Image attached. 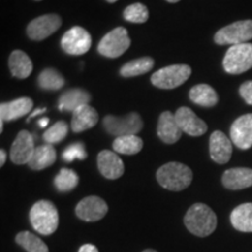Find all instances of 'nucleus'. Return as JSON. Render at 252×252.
<instances>
[{
    "mask_svg": "<svg viewBox=\"0 0 252 252\" xmlns=\"http://www.w3.org/2000/svg\"><path fill=\"white\" fill-rule=\"evenodd\" d=\"M184 223L189 232L197 237H207L215 231L217 216L210 207L204 203H195L186 213Z\"/></svg>",
    "mask_w": 252,
    "mask_h": 252,
    "instance_id": "nucleus-1",
    "label": "nucleus"
},
{
    "mask_svg": "<svg viewBox=\"0 0 252 252\" xmlns=\"http://www.w3.org/2000/svg\"><path fill=\"white\" fill-rule=\"evenodd\" d=\"M157 180L162 188L172 191H181L191 184L193 172L184 163L168 162L158 169Z\"/></svg>",
    "mask_w": 252,
    "mask_h": 252,
    "instance_id": "nucleus-2",
    "label": "nucleus"
},
{
    "mask_svg": "<svg viewBox=\"0 0 252 252\" xmlns=\"http://www.w3.org/2000/svg\"><path fill=\"white\" fill-rule=\"evenodd\" d=\"M30 220L36 232L43 236H49L58 230L59 212L55 204L50 201H37L31 208Z\"/></svg>",
    "mask_w": 252,
    "mask_h": 252,
    "instance_id": "nucleus-3",
    "label": "nucleus"
},
{
    "mask_svg": "<svg viewBox=\"0 0 252 252\" xmlns=\"http://www.w3.org/2000/svg\"><path fill=\"white\" fill-rule=\"evenodd\" d=\"M191 75L188 64H173L154 72L151 82L154 87L162 90H171L182 86Z\"/></svg>",
    "mask_w": 252,
    "mask_h": 252,
    "instance_id": "nucleus-4",
    "label": "nucleus"
},
{
    "mask_svg": "<svg viewBox=\"0 0 252 252\" xmlns=\"http://www.w3.org/2000/svg\"><path fill=\"white\" fill-rule=\"evenodd\" d=\"M131 39L124 27H117L105 34L99 41L97 50L100 55L109 59H117L130 48Z\"/></svg>",
    "mask_w": 252,
    "mask_h": 252,
    "instance_id": "nucleus-5",
    "label": "nucleus"
},
{
    "mask_svg": "<svg viewBox=\"0 0 252 252\" xmlns=\"http://www.w3.org/2000/svg\"><path fill=\"white\" fill-rule=\"evenodd\" d=\"M223 68L228 74H243L252 68V43L230 46L223 59Z\"/></svg>",
    "mask_w": 252,
    "mask_h": 252,
    "instance_id": "nucleus-6",
    "label": "nucleus"
},
{
    "mask_svg": "<svg viewBox=\"0 0 252 252\" xmlns=\"http://www.w3.org/2000/svg\"><path fill=\"white\" fill-rule=\"evenodd\" d=\"M252 39V20H241L220 28L214 36L215 43L224 45H241Z\"/></svg>",
    "mask_w": 252,
    "mask_h": 252,
    "instance_id": "nucleus-7",
    "label": "nucleus"
},
{
    "mask_svg": "<svg viewBox=\"0 0 252 252\" xmlns=\"http://www.w3.org/2000/svg\"><path fill=\"white\" fill-rule=\"evenodd\" d=\"M103 126L109 134L123 137V135L137 134L143 128L144 123L137 112H131L125 117L106 116L103 119Z\"/></svg>",
    "mask_w": 252,
    "mask_h": 252,
    "instance_id": "nucleus-8",
    "label": "nucleus"
},
{
    "mask_svg": "<svg viewBox=\"0 0 252 252\" xmlns=\"http://www.w3.org/2000/svg\"><path fill=\"white\" fill-rule=\"evenodd\" d=\"M63 52L69 55H83L91 47V35L83 27L75 26L63 34L61 39Z\"/></svg>",
    "mask_w": 252,
    "mask_h": 252,
    "instance_id": "nucleus-9",
    "label": "nucleus"
},
{
    "mask_svg": "<svg viewBox=\"0 0 252 252\" xmlns=\"http://www.w3.org/2000/svg\"><path fill=\"white\" fill-rule=\"evenodd\" d=\"M62 20L58 14H45L32 20L27 26V35L33 41H42L61 27Z\"/></svg>",
    "mask_w": 252,
    "mask_h": 252,
    "instance_id": "nucleus-10",
    "label": "nucleus"
},
{
    "mask_svg": "<svg viewBox=\"0 0 252 252\" xmlns=\"http://www.w3.org/2000/svg\"><path fill=\"white\" fill-rule=\"evenodd\" d=\"M109 212V207L103 198L98 196H87L77 203L76 216L84 222H97Z\"/></svg>",
    "mask_w": 252,
    "mask_h": 252,
    "instance_id": "nucleus-11",
    "label": "nucleus"
},
{
    "mask_svg": "<svg viewBox=\"0 0 252 252\" xmlns=\"http://www.w3.org/2000/svg\"><path fill=\"white\" fill-rule=\"evenodd\" d=\"M34 151V139L33 135L26 130L20 131L15 138L11 147V157L12 162L15 165H25V163H30L32 157H33Z\"/></svg>",
    "mask_w": 252,
    "mask_h": 252,
    "instance_id": "nucleus-12",
    "label": "nucleus"
},
{
    "mask_svg": "<svg viewBox=\"0 0 252 252\" xmlns=\"http://www.w3.org/2000/svg\"><path fill=\"white\" fill-rule=\"evenodd\" d=\"M230 139L241 150H249L252 146V113L241 116L230 127Z\"/></svg>",
    "mask_w": 252,
    "mask_h": 252,
    "instance_id": "nucleus-13",
    "label": "nucleus"
},
{
    "mask_svg": "<svg viewBox=\"0 0 252 252\" xmlns=\"http://www.w3.org/2000/svg\"><path fill=\"white\" fill-rule=\"evenodd\" d=\"M175 119L182 132L191 137H200L208 130V126L202 119L198 118L191 109L187 106H181L176 110Z\"/></svg>",
    "mask_w": 252,
    "mask_h": 252,
    "instance_id": "nucleus-14",
    "label": "nucleus"
},
{
    "mask_svg": "<svg viewBox=\"0 0 252 252\" xmlns=\"http://www.w3.org/2000/svg\"><path fill=\"white\" fill-rule=\"evenodd\" d=\"M97 166L100 174L109 180L119 179L125 171L124 162L118 153L109 150H104L97 156Z\"/></svg>",
    "mask_w": 252,
    "mask_h": 252,
    "instance_id": "nucleus-15",
    "label": "nucleus"
},
{
    "mask_svg": "<svg viewBox=\"0 0 252 252\" xmlns=\"http://www.w3.org/2000/svg\"><path fill=\"white\" fill-rule=\"evenodd\" d=\"M33 109V100L28 97L14 99L12 102L1 103L0 105V132L4 130V122H12L24 117Z\"/></svg>",
    "mask_w": 252,
    "mask_h": 252,
    "instance_id": "nucleus-16",
    "label": "nucleus"
},
{
    "mask_svg": "<svg viewBox=\"0 0 252 252\" xmlns=\"http://www.w3.org/2000/svg\"><path fill=\"white\" fill-rule=\"evenodd\" d=\"M209 152L213 161L220 165L229 162L232 154V141L220 131L213 132L209 139Z\"/></svg>",
    "mask_w": 252,
    "mask_h": 252,
    "instance_id": "nucleus-17",
    "label": "nucleus"
},
{
    "mask_svg": "<svg viewBox=\"0 0 252 252\" xmlns=\"http://www.w3.org/2000/svg\"><path fill=\"white\" fill-rule=\"evenodd\" d=\"M158 137L165 144H175L181 138L182 130L172 112L165 111L160 115L158 122Z\"/></svg>",
    "mask_w": 252,
    "mask_h": 252,
    "instance_id": "nucleus-18",
    "label": "nucleus"
},
{
    "mask_svg": "<svg viewBox=\"0 0 252 252\" xmlns=\"http://www.w3.org/2000/svg\"><path fill=\"white\" fill-rule=\"evenodd\" d=\"M222 184L230 190H241L252 187V169L237 167L223 173Z\"/></svg>",
    "mask_w": 252,
    "mask_h": 252,
    "instance_id": "nucleus-19",
    "label": "nucleus"
},
{
    "mask_svg": "<svg viewBox=\"0 0 252 252\" xmlns=\"http://www.w3.org/2000/svg\"><path fill=\"white\" fill-rule=\"evenodd\" d=\"M98 123V113L89 104L82 105L72 112L71 130L75 133L93 128Z\"/></svg>",
    "mask_w": 252,
    "mask_h": 252,
    "instance_id": "nucleus-20",
    "label": "nucleus"
},
{
    "mask_svg": "<svg viewBox=\"0 0 252 252\" xmlns=\"http://www.w3.org/2000/svg\"><path fill=\"white\" fill-rule=\"evenodd\" d=\"M91 96L88 91L83 89H69L60 96L59 110L74 112L80 106L89 104Z\"/></svg>",
    "mask_w": 252,
    "mask_h": 252,
    "instance_id": "nucleus-21",
    "label": "nucleus"
},
{
    "mask_svg": "<svg viewBox=\"0 0 252 252\" xmlns=\"http://www.w3.org/2000/svg\"><path fill=\"white\" fill-rule=\"evenodd\" d=\"M8 67L12 76L19 80L27 78L33 71V62L23 50H13L9 55Z\"/></svg>",
    "mask_w": 252,
    "mask_h": 252,
    "instance_id": "nucleus-22",
    "label": "nucleus"
},
{
    "mask_svg": "<svg viewBox=\"0 0 252 252\" xmlns=\"http://www.w3.org/2000/svg\"><path fill=\"white\" fill-rule=\"evenodd\" d=\"M56 160V151L52 145L46 144L35 147L33 157H32L30 163L31 169L33 171H42V169L50 167Z\"/></svg>",
    "mask_w": 252,
    "mask_h": 252,
    "instance_id": "nucleus-23",
    "label": "nucleus"
},
{
    "mask_svg": "<svg viewBox=\"0 0 252 252\" xmlns=\"http://www.w3.org/2000/svg\"><path fill=\"white\" fill-rule=\"evenodd\" d=\"M189 98L203 108H213L219 102V94L208 84H197L189 91Z\"/></svg>",
    "mask_w": 252,
    "mask_h": 252,
    "instance_id": "nucleus-24",
    "label": "nucleus"
},
{
    "mask_svg": "<svg viewBox=\"0 0 252 252\" xmlns=\"http://www.w3.org/2000/svg\"><path fill=\"white\" fill-rule=\"evenodd\" d=\"M230 222L241 232H252V203L239 204L232 210Z\"/></svg>",
    "mask_w": 252,
    "mask_h": 252,
    "instance_id": "nucleus-25",
    "label": "nucleus"
},
{
    "mask_svg": "<svg viewBox=\"0 0 252 252\" xmlns=\"http://www.w3.org/2000/svg\"><path fill=\"white\" fill-rule=\"evenodd\" d=\"M143 146L144 143L141 138L135 134L117 137L112 144V149L116 153L125 154V156H133L139 153Z\"/></svg>",
    "mask_w": 252,
    "mask_h": 252,
    "instance_id": "nucleus-26",
    "label": "nucleus"
},
{
    "mask_svg": "<svg viewBox=\"0 0 252 252\" xmlns=\"http://www.w3.org/2000/svg\"><path fill=\"white\" fill-rule=\"evenodd\" d=\"M153 67L154 60L152 58H149V56H145V58H140L125 63L119 72H121L123 77H135L151 71Z\"/></svg>",
    "mask_w": 252,
    "mask_h": 252,
    "instance_id": "nucleus-27",
    "label": "nucleus"
},
{
    "mask_svg": "<svg viewBox=\"0 0 252 252\" xmlns=\"http://www.w3.org/2000/svg\"><path fill=\"white\" fill-rule=\"evenodd\" d=\"M37 84L42 90L56 91L64 86V78L56 69L47 68L40 72L37 77Z\"/></svg>",
    "mask_w": 252,
    "mask_h": 252,
    "instance_id": "nucleus-28",
    "label": "nucleus"
},
{
    "mask_svg": "<svg viewBox=\"0 0 252 252\" xmlns=\"http://www.w3.org/2000/svg\"><path fill=\"white\" fill-rule=\"evenodd\" d=\"M15 242L27 252H49V249L45 242H42V239L30 231L19 232L15 236Z\"/></svg>",
    "mask_w": 252,
    "mask_h": 252,
    "instance_id": "nucleus-29",
    "label": "nucleus"
},
{
    "mask_svg": "<svg viewBox=\"0 0 252 252\" xmlns=\"http://www.w3.org/2000/svg\"><path fill=\"white\" fill-rule=\"evenodd\" d=\"M78 182H80V178L76 172L69 168H62L54 179L55 187L61 193H68L75 189L77 187Z\"/></svg>",
    "mask_w": 252,
    "mask_h": 252,
    "instance_id": "nucleus-30",
    "label": "nucleus"
},
{
    "mask_svg": "<svg viewBox=\"0 0 252 252\" xmlns=\"http://www.w3.org/2000/svg\"><path fill=\"white\" fill-rule=\"evenodd\" d=\"M149 9L140 2H135L124 9V19L131 24H145L149 20Z\"/></svg>",
    "mask_w": 252,
    "mask_h": 252,
    "instance_id": "nucleus-31",
    "label": "nucleus"
},
{
    "mask_svg": "<svg viewBox=\"0 0 252 252\" xmlns=\"http://www.w3.org/2000/svg\"><path fill=\"white\" fill-rule=\"evenodd\" d=\"M68 131L69 127L67 123L62 121L56 122L54 125L50 126L48 130H46L45 133H43V140L49 145L58 144L67 137Z\"/></svg>",
    "mask_w": 252,
    "mask_h": 252,
    "instance_id": "nucleus-32",
    "label": "nucleus"
},
{
    "mask_svg": "<svg viewBox=\"0 0 252 252\" xmlns=\"http://www.w3.org/2000/svg\"><path fill=\"white\" fill-rule=\"evenodd\" d=\"M87 158V151L84 149V145L82 143H74L65 147L62 153V159L65 162H71L75 159L84 160Z\"/></svg>",
    "mask_w": 252,
    "mask_h": 252,
    "instance_id": "nucleus-33",
    "label": "nucleus"
},
{
    "mask_svg": "<svg viewBox=\"0 0 252 252\" xmlns=\"http://www.w3.org/2000/svg\"><path fill=\"white\" fill-rule=\"evenodd\" d=\"M239 94L249 105H252V81H247L239 87Z\"/></svg>",
    "mask_w": 252,
    "mask_h": 252,
    "instance_id": "nucleus-34",
    "label": "nucleus"
},
{
    "mask_svg": "<svg viewBox=\"0 0 252 252\" xmlns=\"http://www.w3.org/2000/svg\"><path fill=\"white\" fill-rule=\"evenodd\" d=\"M78 252H99L97 247H94V244H83L78 249Z\"/></svg>",
    "mask_w": 252,
    "mask_h": 252,
    "instance_id": "nucleus-35",
    "label": "nucleus"
},
{
    "mask_svg": "<svg viewBox=\"0 0 252 252\" xmlns=\"http://www.w3.org/2000/svg\"><path fill=\"white\" fill-rule=\"evenodd\" d=\"M46 112V108H42V109H36V110H34L33 112L31 113L30 115V117H28V119H27V122H30L32 118H34V117H36L37 115H42V113H45Z\"/></svg>",
    "mask_w": 252,
    "mask_h": 252,
    "instance_id": "nucleus-36",
    "label": "nucleus"
},
{
    "mask_svg": "<svg viewBox=\"0 0 252 252\" xmlns=\"http://www.w3.org/2000/svg\"><path fill=\"white\" fill-rule=\"evenodd\" d=\"M6 158H7V154H6L5 150H0V166L5 165Z\"/></svg>",
    "mask_w": 252,
    "mask_h": 252,
    "instance_id": "nucleus-37",
    "label": "nucleus"
},
{
    "mask_svg": "<svg viewBox=\"0 0 252 252\" xmlns=\"http://www.w3.org/2000/svg\"><path fill=\"white\" fill-rule=\"evenodd\" d=\"M48 123H49V118L43 117L39 121V126H40V127H46V126L48 125Z\"/></svg>",
    "mask_w": 252,
    "mask_h": 252,
    "instance_id": "nucleus-38",
    "label": "nucleus"
},
{
    "mask_svg": "<svg viewBox=\"0 0 252 252\" xmlns=\"http://www.w3.org/2000/svg\"><path fill=\"white\" fill-rule=\"evenodd\" d=\"M143 252H158V251L153 250V249H146V250H144Z\"/></svg>",
    "mask_w": 252,
    "mask_h": 252,
    "instance_id": "nucleus-39",
    "label": "nucleus"
},
{
    "mask_svg": "<svg viewBox=\"0 0 252 252\" xmlns=\"http://www.w3.org/2000/svg\"><path fill=\"white\" fill-rule=\"evenodd\" d=\"M166 1H168V2H172V4H175V2L180 1V0H166Z\"/></svg>",
    "mask_w": 252,
    "mask_h": 252,
    "instance_id": "nucleus-40",
    "label": "nucleus"
},
{
    "mask_svg": "<svg viewBox=\"0 0 252 252\" xmlns=\"http://www.w3.org/2000/svg\"><path fill=\"white\" fill-rule=\"evenodd\" d=\"M106 1H108V2H109V4H113V2L118 1V0H106Z\"/></svg>",
    "mask_w": 252,
    "mask_h": 252,
    "instance_id": "nucleus-41",
    "label": "nucleus"
},
{
    "mask_svg": "<svg viewBox=\"0 0 252 252\" xmlns=\"http://www.w3.org/2000/svg\"><path fill=\"white\" fill-rule=\"evenodd\" d=\"M35 1H41V0H35Z\"/></svg>",
    "mask_w": 252,
    "mask_h": 252,
    "instance_id": "nucleus-42",
    "label": "nucleus"
}]
</instances>
